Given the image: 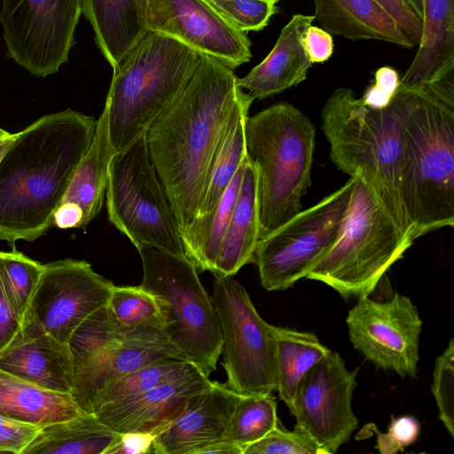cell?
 <instances>
[{"label":"cell","mask_w":454,"mask_h":454,"mask_svg":"<svg viewBox=\"0 0 454 454\" xmlns=\"http://www.w3.org/2000/svg\"><path fill=\"white\" fill-rule=\"evenodd\" d=\"M237 80L223 62L200 54L186 88L146 130L149 155L180 236L198 215L216 149L245 93Z\"/></svg>","instance_id":"6da1fadb"},{"label":"cell","mask_w":454,"mask_h":454,"mask_svg":"<svg viewBox=\"0 0 454 454\" xmlns=\"http://www.w3.org/2000/svg\"><path fill=\"white\" fill-rule=\"evenodd\" d=\"M97 121L68 108L17 133L0 160V240L13 247L54 227V214L92 143Z\"/></svg>","instance_id":"7a4b0ae2"},{"label":"cell","mask_w":454,"mask_h":454,"mask_svg":"<svg viewBox=\"0 0 454 454\" xmlns=\"http://www.w3.org/2000/svg\"><path fill=\"white\" fill-rule=\"evenodd\" d=\"M389 105L401 126V193L414 239L453 227L454 109L401 86Z\"/></svg>","instance_id":"3957f363"},{"label":"cell","mask_w":454,"mask_h":454,"mask_svg":"<svg viewBox=\"0 0 454 454\" xmlns=\"http://www.w3.org/2000/svg\"><path fill=\"white\" fill-rule=\"evenodd\" d=\"M200 54L161 33L147 30L113 69L105 105L118 152L146 133L179 98Z\"/></svg>","instance_id":"277c9868"},{"label":"cell","mask_w":454,"mask_h":454,"mask_svg":"<svg viewBox=\"0 0 454 454\" xmlns=\"http://www.w3.org/2000/svg\"><path fill=\"white\" fill-rule=\"evenodd\" d=\"M315 135L309 117L287 102L247 116L246 152L256 173L260 239L301 210L311 184Z\"/></svg>","instance_id":"5b68a950"},{"label":"cell","mask_w":454,"mask_h":454,"mask_svg":"<svg viewBox=\"0 0 454 454\" xmlns=\"http://www.w3.org/2000/svg\"><path fill=\"white\" fill-rule=\"evenodd\" d=\"M322 121L335 166L350 176L358 173L412 235L401 193V126L391 106L372 108L352 90L339 88L326 99Z\"/></svg>","instance_id":"8992f818"},{"label":"cell","mask_w":454,"mask_h":454,"mask_svg":"<svg viewBox=\"0 0 454 454\" xmlns=\"http://www.w3.org/2000/svg\"><path fill=\"white\" fill-rule=\"evenodd\" d=\"M351 177L353 187L338 236L306 277L325 284L346 300L371 295L415 240L358 173Z\"/></svg>","instance_id":"52a82bcc"},{"label":"cell","mask_w":454,"mask_h":454,"mask_svg":"<svg viewBox=\"0 0 454 454\" xmlns=\"http://www.w3.org/2000/svg\"><path fill=\"white\" fill-rule=\"evenodd\" d=\"M137 249L143 267L140 286L155 297L165 335L209 377L222 353L223 330L195 266L185 256L153 246Z\"/></svg>","instance_id":"ba28073f"},{"label":"cell","mask_w":454,"mask_h":454,"mask_svg":"<svg viewBox=\"0 0 454 454\" xmlns=\"http://www.w3.org/2000/svg\"><path fill=\"white\" fill-rule=\"evenodd\" d=\"M68 346L74 365L70 395L89 413L95 397L111 382L158 360H186L165 335L161 319L127 327L106 304L79 325Z\"/></svg>","instance_id":"9c48e42d"},{"label":"cell","mask_w":454,"mask_h":454,"mask_svg":"<svg viewBox=\"0 0 454 454\" xmlns=\"http://www.w3.org/2000/svg\"><path fill=\"white\" fill-rule=\"evenodd\" d=\"M106 204L108 221L136 247L148 245L185 256L174 212L149 155L145 133L114 157Z\"/></svg>","instance_id":"30bf717a"},{"label":"cell","mask_w":454,"mask_h":454,"mask_svg":"<svg viewBox=\"0 0 454 454\" xmlns=\"http://www.w3.org/2000/svg\"><path fill=\"white\" fill-rule=\"evenodd\" d=\"M353 183L350 176L340 188L260 239L253 262L264 289H289L320 262L338 236Z\"/></svg>","instance_id":"8fae6325"},{"label":"cell","mask_w":454,"mask_h":454,"mask_svg":"<svg viewBox=\"0 0 454 454\" xmlns=\"http://www.w3.org/2000/svg\"><path fill=\"white\" fill-rule=\"evenodd\" d=\"M223 330L226 385L241 395L272 394L277 387L273 325L257 312L245 287L215 277L211 297Z\"/></svg>","instance_id":"7c38bea8"},{"label":"cell","mask_w":454,"mask_h":454,"mask_svg":"<svg viewBox=\"0 0 454 454\" xmlns=\"http://www.w3.org/2000/svg\"><path fill=\"white\" fill-rule=\"evenodd\" d=\"M6 56L36 77L68 62L82 0H1Z\"/></svg>","instance_id":"4fadbf2b"},{"label":"cell","mask_w":454,"mask_h":454,"mask_svg":"<svg viewBox=\"0 0 454 454\" xmlns=\"http://www.w3.org/2000/svg\"><path fill=\"white\" fill-rule=\"evenodd\" d=\"M346 324L354 348L365 359L401 378L417 377L422 320L408 296L395 293L384 301L362 296Z\"/></svg>","instance_id":"5bb4252c"},{"label":"cell","mask_w":454,"mask_h":454,"mask_svg":"<svg viewBox=\"0 0 454 454\" xmlns=\"http://www.w3.org/2000/svg\"><path fill=\"white\" fill-rule=\"evenodd\" d=\"M357 372L330 350L296 387L289 411L325 454H334L358 426L352 409Z\"/></svg>","instance_id":"9a60e30c"},{"label":"cell","mask_w":454,"mask_h":454,"mask_svg":"<svg viewBox=\"0 0 454 454\" xmlns=\"http://www.w3.org/2000/svg\"><path fill=\"white\" fill-rule=\"evenodd\" d=\"M113 286L84 260L45 263L23 321L37 324L68 344L79 325L107 303Z\"/></svg>","instance_id":"2e32d148"},{"label":"cell","mask_w":454,"mask_h":454,"mask_svg":"<svg viewBox=\"0 0 454 454\" xmlns=\"http://www.w3.org/2000/svg\"><path fill=\"white\" fill-rule=\"evenodd\" d=\"M147 29L215 58L233 70L252 58L247 33L207 0H148Z\"/></svg>","instance_id":"e0dca14e"},{"label":"cell","mask_w":454,"mask_h":454,"mask_svg":"<svg viewBox=\"0 0 454 454\" xmlns=\"http://www.w3.org/2000/svg\"><path fill=\"white\" fill-rule=\"evenodd\" d=\"M240 395L225 383L214 381L192 396L179 414L155 436L152 453L198 454L210 444L230 440V421Z\"/></svg>","instance_id":"ac0fdd59"},{"label":"cell","mask_w":454,"mask_h":454,"mask_svg":"<svg viewBox=\"0 0 454 454\" xmlns=\"http://www.w3.org/2000/svg\"><path fill=\"white\" fill-rule=\"evenodd\" d=\"M213 382L199 371L142 394L106 403L94 413L119 434L154 432L158 434L179 414L192 396Z\"/></svg>","instance_id":"d6986e66"},{"label":"cell","mask_w":454,"mask_h":454,"mask_svg":"<svg viewBox=\"0 0 454 454\" xmlns=\"http://www.w3.org/2000/svg\"><path fill=\"white\" fill-rule=\"evenodd\" d=\"M0 369L36 387L69 393L74 381L73 356L37 324L25 320L20 331L0 351Z\"/></svg>","instance_id":"ffe728a7"},{"label":"cell","mask_w":454,"mask_h":454,"mask_svg":"<svg viewBox=\"0 0 454 454\" xmlns=\"http://www.w3.org/2000/svg\"><path fill=\"white\" fill-rule=\"evenodd\" d=\"M116 153L109 133L108 109L105 105L97 121L92 143L80 160L54 214V227L86 230L98 215L106 197L110 165Z\"/></svg>","instance_id":"44dd1931"},{"label":"cell","mask_w":454,"mask_h":454,"mask_svg":"<svg viewBox=\"0 0 454 454\" xmlns=\"http://www.w3.org/2000/svg\"><path fill=\"white\" fill-rule=\"evenodd\" d=\"M314 15L295 14L281 29L279 36L265 59L244 77L238 85L254 99H263L299 85L307 78L313 65L301 43Z\"/></svg>","instance_id":"7402d4cb"},{"label":"cell","mask_w":454,"mask_h":454,"mask_svg":"<svg viewBox=\"0 0 454 454\" xmlns=\"http://www.w3.org/2000/svg\"><path fill=\"white\" fill-rule=\"evenodd\" d=\"M148 0H82L96 44L114 69L147 29Z\"/></svg>","instance_id":"603a6c76"},{"label":"cell","mask_w":454,"mask_h":454,"mask_svg":"<svg viewBox=\"0 0 454 454\" xmlns=\"http://www.w3.org/2000/svg\"><path fill=\"white\" fill-rule=\"evenodd\" d=\"M419 50L401 87L419 89L454 67V0H423L422 34Z\"/></svg>","instance_id":"cb8c5ba5"},{"label":"cell","mask_w":454,"mask_h":454,"mask_svg":"<svg viewBox=\"0 0 454 454\" xmlns=\"http://www.w3.org/2000/svg\"><path fill=\"white\" fill-rule=\"evenodd\" d=\"M259 240L256 173L247 158L231 220L211 271L213 275L232 277L244 265L253 262Z\"/></svg>","instance_id":"d4e9b609"},{"label":"cell","mask_w":454,"mask_h":454,"mask_svg":"<svg viewBox=\"0 0 454 454\" xmlns=\"http://www.w3.org/2000/svg\"><path fill=\"white\" fill-rule=\"evenodd\" d=\"M315 19L331 35L410 48L394 20L374 0H314Z\"/></svg>","instance_id":"484cf974"},{"label":"cell","mask_w":454,"mask_h":454,"mask_svg":"<svg viewBox=\"0 0 454 454\" xmlns=\"http://www.w3.org/2000/svg\"><path fill=\"white\" fill-rule=\"evenodd\" d=\"M83 412L69 393L41 388L0 369L1 414L45 426Z\"/></svg>","instance_id":"4316f807"},{"label":"cell","mask_w":454,"mask_h":454,"mask_svg":"<svg viewBox=\"0 0 454 454\" xmlns=\"http://www.w3.org/2000/svg\"><path fill=\"white\" fill-rule=\"evenodd\" d=\"M120 435L95 413L83 412L43 426L22 454H106Z\"/></svg>","instance_id":"83f0119b"},{"label":"cell","mask_w":454,"mask_h":454,"mask_svg":"<svg viewBox=\"0 0 454 454\" xmlns=\"http://www.w3.org/2000/svg\"><path fill=\"white\" fill-rule=\"evenodd\" d=\"M254 100L245 92L231 116L212 161L195 220L207 215L215 208L247 156L245 123Z\"/></svg>","instance_id":"f1b7e54d"},{"label":"cell","mask_w":454,"mask_h":454,"mask_svg":"<svg viewBox=\"0 0 454 454\" xmlns=\"http://www.w3.org/2000/svg\"><path fill=\"white\" fill-rule=\"evenodd\" d=\"M247 156L223 192L215 208L206 216L195 220L181 234L185 257L195 266L198 273L212 271L227 230L239 192Z\"/></svg>","instance_id":"f546056e"},{"label":"cell","mask_w":454,"mask_h":454,"mask_svg":"<svg viewBox=\"0 0 454 454\" xmlns=\"http://www.w3.org/2000/svg\"><path fill=\"white\" fill-rule=\"evenodd\" d=\"M273 332L276 344V391L290 410L299 382L330 349L312 333L275 325Z\"/></svg>","instance_id":"4dcf8cb0"},{"label":"cell","mask_w":454,"mask_h":454,"mask_svg":"<svg viewBox=\"0 0 454 454\" xmlns=\"http://www.w3.org/2000/svg\"><path fill=\"white\" fill-rule=\"evenodd\" d=\"M199 371L194 364L187 360L167 358L155 361L106 386L93 400L91 413L106 403L142 394Z\"/></svg>","instance_id":"1f68e13d"},{"label":"cell","mask_w":454,"mask_h":454,"mask_svg":"<svg viewBox=\"0 0 454 454\" xmlns=\"http://www.w3.org/2000/svg\"><path fill=\"white\" fill-rule=\"evenodd\" d=\"M278 422L277 401L272 394L240 395L231 418L229 439L244 450L265 436Z\"/></svg>","instance_id":"d6a6232c"},{"label":"cell","mask_w":454,"mask_h":454,"mask_svg":"<svg viewBox=\"0 0 454 454\" xmlns=\"http://www.w3.org/2000/svg\"><path fill=\"white\" fill-rule=\"evenodd\" d=\"M43 271V263L18 251L15 247L10 252L0 251L1 277L21 324Z\"/></svg>","instance_id":"836d02e7"},{"label":"cell","mask_w":454,"mask_h":454,"mask_svg":"<svg viewBox=\"0 0 454 454\" xmlns=\"http://www.w3.org/2000/svg\"><path fill=\"white\" fill-rule=\"evenodd\" d=\"M106 306L113 317L127 327H138L161 319L155 297L140 285H114Z\"/></svg>","instance_id":"e575fe53"},{"label":"cell","mask_w":454,"mask_h":454,"mask_svg":"<svg viewBox=\"0 0 454 454\" xmlns=\"http://www.w3.org/2000/svg\"><path fill=\"white\" fill-rule=\"evenodd\" d=\"M243 454H325L311 436L299 425L294 430L280 421L262 439L244 447Z\"/></svg>","instance_id":"d590c367"},{"label":"cell","mask_w":454,"mask_h":454,"mask_svg":"<svg viewBox=\"0 0 454 454\" xmlns=\"http://www.w3.org/2000/svg\"><path fill=\"white\" fill-rule=\"evenodd\" d=\"M438 417L447 432L454 436V340L435 359L431 386Z\"/></svg>","instance_id":"8d00e7d4"},{"label":"cell","mask_w":454,"mask_h":454,"mask_svg":"<svg viewBox=\"0 0 454 454\" xmlns=\"http://www.w3.org/2000/svg\"><path fill=\"white\" fill-rule=\"evenodd\" d=\"M239 29L247 33L260 31L278 12L270 0H207Z\"/></svg>","instance_id":"74e56055"},{"label":"cell","mask_w":454,"mask_h":454,"mask_svg":"<svg viewBox=\"0 0 454 454\" xmlns=\"http://www.w3.org/2000/svg\"><path fill=\"white\" fill-rule=\"evenodd\" d=\"M420 424L411 415L391 419L386 433L377 432L376 449L381 454H395L413 444L419 438Z\"/></svg>","instance_id":"f35d334b"},{"label":"cell","mask_w":454,"mask_h":454,"mask_svg":"<svg viewBox=\"0 0 454 454\" xmlns=\"http://www.w3.org/2000/svg\"><path fill=\"white\" fill-rule=\"evenodd\" d=\"M43 427L0 413V453L22 454Z\"/></svg>","instance_id":"ab89813d"},{"label":"cell","mask_w":454,"mask_h":454,"mask_svg":"<svg viewBox=\"0 0 454 454\" xmlns=\"http://www.w3.org/2000/svg\"><path fill=\"white\" fill-rule=\"evenodd\" d=\"M394 20L410 48L418 46L422 34V20L406 0H374Z\"/></svg>","instance_id":"60d3db41"},{"label":"cell","mask_w":454,"mask_h":454,"mask_svg":"<svg viewBox=\"0 0 454 454\" xmlns=\"http://www.w3.org/2000/svg\"><path fill=\"white\" fill-rule=\"evenodd\" d=\"M301 43L312 64L328 60L333 52L332 35L316 26L310 25L307 28Z\"/></svg>","instance_id":"b9f144b4"},{"label":"cell","mask_w":454,"mask_h":454,"mask_svg":"<svg viewBox=\"0 0 454 454\" xmlns=\"http://www.w3.org/2000/svg\"><path fill=\"white\" fill-rule=\"evenodd\" d=\"M21 321L14 311L0 273V351L21 329Z\"/></svg>","instance_id":"7bdbcfd3"},{"label":"cell","mask_w":454,"mask_h":454,"mask_svg":"<svg viewBox=\"0 0 454 454\" xmlns=\"http://www.w3.org/2000/svg\"><path fill=\"white\" fill-rule=\"evenodd\" d=\"M154 432H128L121 434L119 440L106 454H145L152 453Z\"/></svg>","instance_id":"ee69618b"},{"label":"cell","mask_w":454,"mask_h":454,"mask_svg":"<svg viewBox=\"0 0 454 454\" xmlns=\"http://www.w3.org/2000/svg\"><path fill=\"white\" fill-rule=\"evenodd\" d=\"M454 109V67H451L419 88Z\"/></svg>","instance_id":"f6af8a7d"},{"label":"cell","mask_w":454,"mask_h":454,"mask_svg":"<svg viewBox=\"0 0 454 454\" xmlns=\"http://www.w3.org/2000/svg\"><path fill=\"white\" fill-rule=\"evenodd\" d=\"M373 85L387 96L393 98L400 85L399 74L391 67H380L374 74Z\"/></svg>","instance_id":"bcb514c9"},{"label":"cell","mask_w":454,"mask_h":454,"mask_svg":"<svg viewBox=\"0 0 454 454\" xmlns=\"http://www.w3.org/2000/svg\"><path fill=\"white\" fill-rule=\"evenodd\" d=\"M198 454H243V448L231 440H223L201 449Z\"/></svg>","instance_id":"7dc6e473"},{"label":"cell","mask_w":454,"mask_h":454,"mask_svg":"<svg viewBox=\"0 0 454 454\" xmlns=\"http://www.w3.org/2000/svg\"><path fill=\"white\" fill-rule=\"evenodd\" d=\"M16 136L17 133H11L0 127V160Z\"/></svg>","instance_id":"c3c4849f"},{"label":"cell","mask_w":454,"mask_h":454,"mask_svg":"<svg viewBox=\"0 0 454 454\" xmlns=\"http://www.w3.org/2000/svg\"><path fill=\"white\" fill-rule=\"evenodd\" d=\"M413 12L422 20L423 0H406Z\"/></svg>","instance_id":"681fc988"},{"label":"cell","mask_w":454,"mask_h":454,"mask_svg":"<svg viewBox=\"0 0 454 454\" xmlns=\"http://www.w3.org/2000/svg\"><path fill=\"white\" fill-rule=\"evenodd\" d=\"M270 1H272V2L277 4L279 0H270Z\"/></svg>","instance_id":"f907efd6"}]
</instances>
